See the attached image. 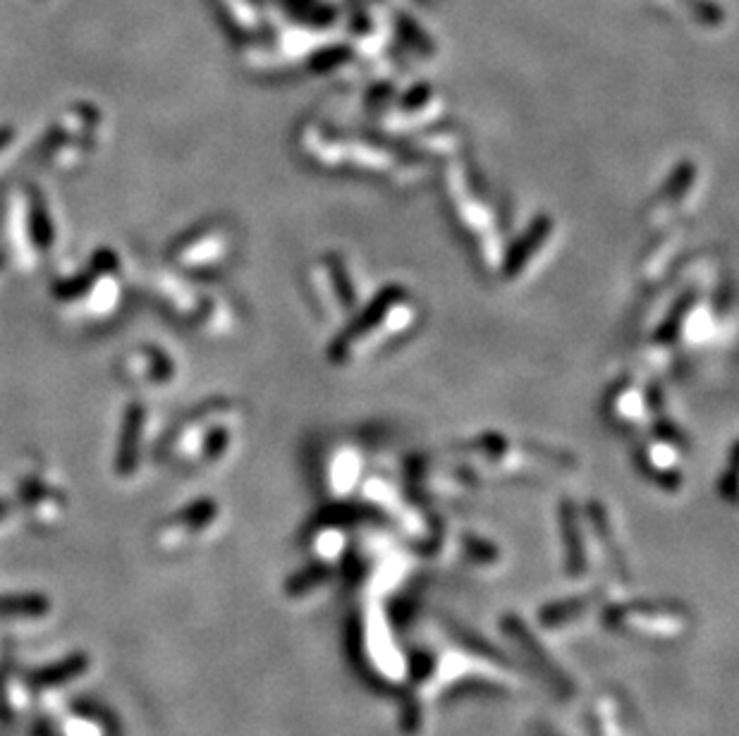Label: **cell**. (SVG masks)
Segmentation results:
<instances>
[{"mask_svg":"<svg viewBox=\"0 0 739 736\" xmlns=\"http://www.w3.org/2000/svg\"><path fill=\"white\" fill-rule=\"evenodd\" d=\"M51 610L48 598L39 593H20V596H0V619H29L44 617Z\"/></svg>","mask_w":739,"mask_h":736,"instance_id":"cell-1","label":"cell"},{"mask_svg":"<svg viewBox=\"0 0 739 736\" xmlns=\"http://www.w3.org/2000/svg\"><path fill=\"white\" fill-rule=\"evenodd\" d=\"M87 667V658L84 655H72V658H67L60 662V665L56 667H48V670L39 672L34 677V684L39 686H48V684H60V682H67V679L77 677L79 672Z\"/></svg>","mask_w":739,"mask_h":736,"instance_id":"cell-2","label":"cell"}]
</instances>
